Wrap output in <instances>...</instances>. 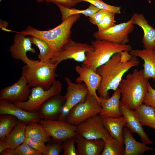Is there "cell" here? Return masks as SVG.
Here are the masks:
<instances>
[{
	"instance_id": "83f0119b",
	"label": "cell",
	"mask_w": 155,
	"mask_h": 155,
	"mask_svg": "<svg viewBox=\"0 0 155 155\" xmlns=\"http://www.w3.org/2000/svg\"><path fill=\"white\" fill-rule=\"evenodd\" d=\"M26 135V136L35 138L45 143L49 142L51 140L47 131L38 122L27 125Z\"/></svg>"
},
{
	"instance_id": "d590c367",
	"label": "cell",
	"mask_w": 155,
	"mask_h": 155,
	"mask_svg": "<svg viewBox=\"0 0 155 155\" xmlns=\"http://www.w3.org/2000/svg\"><path fill=\"white\" fill-rule=\"evenodd\" d=\"M15 150L17 155H43L24 142L17 146Z\"/></svg>"
},
{
	"instance_id": "60d3db41",
	"label": "cell",
	"mask_w": 155,
	"mask_h": 155,
	"mask_svg": "<svg viewBox=\"0 0 155 155\" xmlns=\"http://www.w3.org/2000/svg\"><path fill=\"white\" fill-rule=\"evenodd\" d=\"M121 55L120 59L123 63H126L133 56L130 54L128 51H124L120 52Z\"/></svg>"
},
{
	"instance_id": "1f68e13d",
	"label": "cell",
	"mask_w": 155,
	"mask_h": 155,
	"mask_svg": "<svg viewBox=\"0 0 155 155\" xmlns=\"http://www.w3.org/2000/svg\"><path fill=\"white\" fill-rule=\"evenodd\" d=\"M116 14L114 12L107 11L100 23L96 26L98 32L105 30L115 24V20Z\"/></svg>"
},
{
	"instance_id": "8992f818",
	"label": "cell",
	"mask_w": 155,
	"mask_h": 155,
	"mask_svg": "<svg viewBox=\"0 0 155 155\" xmlns=\"http://www.w3.org/2000/svg\"><path fill=\"white\" fill-rule=\"evenodd\" d=\"M62 88V83L59 80H56L49 89L45 90L40 87L32 88L27 101L13 103L16 106L26 111L37 112L41 105L47 100L60 94Z\"/></svg>"
},
{
	"instance_id": "7402d4cb",
	"label": "cell",
	"mask_w": 155,
	"mask_h": 155,
	"mask_svg": "<svg viewBox=\"0 0 155 155\" xmlns=\"http://www.w3.org/2000/svg\"><path fill=\"white\" fill-rule=\"evenodd\" d=\"M132 133L126 126L124 127L123 131L125 145L124 155H142L146 151H153V148L147 146L144 142L137 141Z\"/></svg>"
},
{
	"instance_id": "52a82bcc",
	"label": "cell",
	"mask_w": 155,
	"mask_h": 155,
	"mask_svg": "<svg viewBox=\"0 0 155 155\" xmlns=\"http://www.w3.org/2000/svg\"><path fill=\"white\" fill-rule=\"evenodd\" d=\"M101 107L100 103L93 95L88 93L85 99L70 111L65 121L77 126L86 119L98 115Z\"/></svg>"
},
{
	"instance_id": "f1b7e54d",
	"label": "cell",
	"mask_w": 155,
	"mask_h": 155,
	"mask_svg": "<svg viewBox=\"0 0 155 155\" xmlns=\"http://www.w3.org/2000/svg\"><path fill=\"white\" fill-rule=\"evenodd\" d=\"M18 121L17 118L12 115H0V142L5 140L7 135L16 125Z\"/></svg>"
},
{
	"instance_id": "f35d334b",
	"label": "cell",
	"mask_w": 155,
	"mask_h": 155,
	"mask_svg": "<svg viewBox=\"0 0 155 155\" xmlns=\"http://www.w3.org/2000/svg\"><path fill=\"white\" fill-rule=\"evenodd\" d=\"M36 2L40 3L44 1L47 2H52L57 5H60L64 7L70 8L83 1L82 0H36Z\"/></svg>"
},
{
	"instance_id": "7c38bea8",
	"label": "cell",
	"mask_w": 155,
	"mask_h": 155,
	"mask_svg": "<svg viewBox=\"0 0 155 155\" xmlns=\"http://www.w3.org/2000/svg\"><path fill=\"white\" fill-rule=\"evenodd\" d=\"M77 132L78 135L89 140L102 139L105 141L111 136L99 115L86 119L77 126Z\"/></svg>"
},
{
	"instance_id": "ab89813d",
	"label": "cell",
	"mask_w": 155,
	"mask_h": 155,
	"mask_svg": "<svg viewBox=\"0 0 155 155\" xmlns=\"http://www.w3.org/2000/svg\"><path fill=\"white\" fill-rule=\"evenodd\" d=\"M107 10L100 9L97 12L89 17V20L92 24L97 26L106 14Z\"/></svg>"
},
{
	"instance_id": "603a6c76",
	"label": "cell",
	"mask_w": 155,
	"mask_h": 155,
	"mask_svg": "<svg viewBox=\"0 0 155 155\" xmlns=\"http://www.w3.org/2000/svg\"><path fill=\"white\" fill-rule=\"evenodd\" d=\"M133 56L139 57L144 61L143 65L144 77L155 82V51L145 49H131L129 52Z\"/></svg>"
},
{
	"instance_id": "3957f363",
	"label": "cell",
	"mask_w": 155,
	"mask_h": 155,
	"mask_svg": "<svg viewBox=\"0 0 155 155\" xmlns=\"http://www.w3.org/2000/svg\"><path fill=\"white\" fill-rule=\"evenodd\" d=\"M80 17V14L72 15L58 26L49 30H39L32 26H28L24 30L16 31L25 36H34L43 40L50 45L55 55L70 38L71 28Z\"/></svg>"
},
{
	"instance_id": "4fadbf2b",
	"label": "cell",
	"mask_w": 155,
	"mask_h": 155,
	"mask_svg": "<svg viewBox=\"0 0 155 155\" xmlns=\"http://www.w3.org/2000/svg\"><path fill=\"white\" fill-rule=\"evenodd\" d=\"M5 31L16 33L13 37V43L10 46L9 49L12 57L16 59L21 60L25 64L32 65L35 63L37 60L29 58L26 55L28 52L34 54L37 53L35 49L32 47L30 37L25 36L16 31L7 29Z\"/></svg>"
},
{
	"instance_id": "ffe728a7",
	"label": "cell",
	"mask_w": 155,
	"mask_h": 155,
	"mask_svg": "<svg viewBox=\"0 0 155 155\" xmlns=\"http://www.w3.org/2000/svg\"><path fill=\"white\" fill-rule=\"evenodd\" d=\"M77 155H101L105 141L102 139L89 140L78 135L75 137Z\"/></svg>"
},
{
	"instance_id": "f546056e",
	"label": "cell",
	"mask_w": 155,
	"mask_h": 155,
	"mask_svg": "<svg viewBox=\"0 0 155 155\" xmlns=\"http://www.w3.org/2000/svg\"><path fill=\"white\" fill-rule=\"evenodd\" d=\"M57 6L59 8L61 14L62 22L73 15L82 14L89 17L100 10L91 4L87 8L83 10H79L73 8H68L60 5Z\"/></svg>"
},
{
	"instance_id": "ac0fdd59",
	"label": "cell",
	"mask_w": 155,
	"mask_h": 155,
	"mask_svg": "<svg viewBox=\"0 0 155 155\" xmlns=\"http://www.w3.org/2000/svg\"><path fill=\"white\" fill-rule=\"evenodd\" d=\"M120 107L125 119L126 127L132 132L137 133L143 142L148 145L153 144V142L148 137L134 110L126 107L121 102Z\"/></svg>"
},
{
	"instance_id": "cb8c5ba5",
	"label": "cell",
	"mask_w": 155,
	"mask_h": 155,
	"mask_svg": "<svg viewBox=\"0 0 155 155\" xmlns=\"http://www.w3.org/2000/svg\"><path fill=\"white\" fill-rule=\"evenodd\" d=\"M102 120L104 126L110 136L124 146L123 131L124 127L126 125L124 117L122 115L119 117L102 118Z\"/></svg>"
},
{
	"instance_id": "8fae6325",
	"label": "cell",
	"mask_w": 155,
	"mask_h": 155,
	"mask_svg": "<svg viewBox=\"0 0 155 155\" xmlns=\"http://www.w3.org/2000/svg\"><path fill=\"white\" fill-rule=\"evenodd\" d=\"M38 123L42 125L53 139L63 142L78 135L77 126L71 124L65 120L41 119Z\"/></svg>"
},
{
	"instance_id": "9c48e42d",
	"label": "cell",
	"mask_w": 155,
	"mask_h": 155,
	"mask_svg": "<svg viewBox=\"0 0 155 155\" xmlns=\"http://www.w3.org/2000/svg\"><path fill=\"white\" fill-rule=\"evenodd\" d=\"M67 84V91L65 95V102L61 113L57 120H65L70 110L75 106L83 101L88 93V88L84 83H75L69 77L65 78Z\"/></svg>"
},
{
	"instance_id": "7a4b0ae2",
	"label": "cell",
	"mask_w": 155,
	"mask_h": 155,
	"mask_svg": "<svg viewBox=\"0 0 155 155\" xmlns=\"http://www.w3.org/2000/svg\"><path fill=\"white\" fill-rule=\"evenodd\" d=\"M148 80L144 77L142 69H135L132 73H128L119 86L121 94V103L133 110L143 103Z\"/></svg>"
},
{
	"instance_id": "e575fe53",
	"label": "cell",
	"mask_w": 155,
	"mask_h": 155,
	"mask_svg": "<svg viewBox=\"0 0 155 155\" xmlns=\"http://www.w3.org/2000/svg\"><path fill=\"white\" fill-rule=\"evenodd\" d=\"M47 149L46 155H59L63 149L62 141L53 138L47 145Z\"/></svg>"
},
{
	"instance_id": "5bb4252c",
	"label": "cell",
	"mask_w": 155,
	"mask_h": 155,
	"mask_svg": "<svg viewBox=\"0 0 155 155\" xmlns=\"http://www.w3.org/2000/svg\"><path fill=\"white\" fill-rule=\"evenodd\" d=\"M30 87L25 78L22 75L14 84L1 90L0 99L7 100L12 102L26 101L31 93Z\"/></svg>"
},
{
	"instance_id": "9a60e30c",
	"label": "cell",
	"mask_w": 155,
	"mask_h": 155,
	"mask_svg": "<svg viewBox=\"0 0 155 155\" xmlns=\"http://www.w3.org/2000/svg\"><path fill=\"white\" fill-rule=\"evenodd\" d=\"M75 69L79 75L75 80L76 82H84L88 88V93L94 96L100 103V99L96 91L100 84V76L92 68L83 64L76 65Z\"/></svg>"
},
{
	"instance_id": "44dd1931",
	"label": "cell",
	"mask_w": 155,
	"mask_h": 155,
	"mask_svg": "<svg viewBox=\"0 0 155 155\" xmlns=\"http://www.w3.org/2000/svg\"><path fill=\"white\" fill-rule=\"evenodd\" d=\"M133 23L142 28L144 35L142 42L144 49L155 51V29L148 23L144 15L135 13H133Z\"/></svg>"
},
{
	"instance_id": "484cf974",
	"label": "cell",
	"mask_w": 155,
	"mask_h": 155,
	"mask_svg": "<svg viewBox=\"0 0 155 155\" xmlns=\"http://www.w3.org/2000/svg\"><path fill=\"white\" fill-rule=\"evenodd\" d=\"M142 126L155 129V109L143 103L134 110Z\"/></svg>"
},
{
	"instance_id": "6da1fadb",
	"label": "cell",
	"mask_w": 155,
	"mask_h": 155,
	"mask_svg": "<svg viewBox=\"0 0 155 155\" xmlns=\"http://www.w3.org/2000/svg\"><path fill=\"white\" fill-rule=\"evenodd\" d=\"M121 55L120 52L115 54L108 62L97 69L96 72L101 78L97 91L100 98H109V91H114L118 88L125 74L140 64L139 59L135 56L128 62H123L120 59Z\"/></svg>"
},
{
	"instance_id": "30bf717a",
	"label": "cell",
	"mask_w": 155,
	"mask_h": 155,
	"mask_svg": "<svg viewBox=\"0 0 155 155\" xmlns=\"http://www.w3.org/2000/svg\"><path fill=\"white\" fill-rule=\"evenodd\" d=\"M133 18L126 22L117 24L102 31L93 34L96 40H106L114 43L125 44L129 41V34L134 29Z\"/></svg>"
},
{
	"instance_id": "b9f144b4",
	"label": "cell",
	"mask_w": 155,
	"mask_h": 155,
	"mask_svg": "<svg viewBox=\"0 0 155 155\" xmlns=\"http://www.w3.org/2000/svg\"><path fill=\"white\" fill-rule=\"evenodd\" d=\"M1 155H17L15 149L7 148L1 154Z\"/></svg>"
},
{
	"instance_id": "836d02e7",
	"label": "cell",
	"mask_w": 155,
	"mask_h": 155,
	"mask_svg": "<svg viewBox=\"0 0 155 155\" xmlns=\"http://www.w3.org/2000/svg\"><path fill=\"white\" fill-rule=\"evenodd\" d=\"M24 142L43 155H46L47 147L44 142L35 138L26 136Z\"/></svg>"
},
{
	"instance_id": "8d00e7d4",
	"label": "cell",
	"mask_w": 155,
	"mask_h": 155,
	"mask_svg": "<svg viewBox=\"0 0 155 155\" xmlns=\"http://www.w3.org/2000/svg\"><path fill=\"white\" fill-rule=\"evenodd\" d=\"M75 137L67 139L63 143V155H77L75 147Z\"/></svg>"
},
{
	"instance_id": "ba28073f",
	"label": "cell",
	"mask_w": 155,
	"mask_h": 155,
	"mask_svg": "<svg viewBox=\"0 0 155 155\" xmlns=\"http://www.w3.org/2000/svg\"><path fill=\"white\" fill-rule=\"evenodd\" d=\"M94 49L92 44L76 42L70 38L50 62L56 68L61 62L67 59H72L77 62L83 63L86 59V53Z\"/></svg>"
},
{
	"instance_id": "74e56055",
	"label": "cell",
	"mask_w": 155,
	"mask_h": 155,
	"mask_svg": "<svg viewBox=\"0 0 155 155\" xmlns=\"http://www.w3.org/2000/svg\"><path fill=\"white\" fill-rule=\"evenodd\" d=\"M147 90L144 99L143 103L151 106L155 109V89L148 82L147 84Z\"/></svg>"
},
{
	"instance_id": "d4e9b609",
	"label": "cell",
	"mask_w": 155,
	"mask_h": 155,
	"mask_svg": "<svg viewBox=\"0 0 155 155\" xmlns=\"http://www.w3.org/2000/svg\"><path fill=\"white\" fill-rule=\"evenodd\" d=\"M26 125L18 120L16 125L4 140L7 148L15 149L24 142Z\"/></svg>"
},
{
	"instance_id": "d6986e66",
	"label": "cell",
	"mask_w": 155,
	"mask_h": 155,
	"mask_svg": "<svg viewBox=\"0 0 155 155\" xmlns=\"http://www.w3.org/2000/svg\"><path fill=\"white\" fill-rule=\"evenodd\" d=\"M121 94L118 88L108 98L100 97L101 108L99 115L102 118L119 117L123 115L120 109Z\"/></svg>"
},
{
	"instance_id": "2e32d148",
	"label": "cell",
	"mask_w": 155,
	"mask_h": 155,
	"mask_svg": "<svg viewBox=\"0 0 155 155\" xmlns=\"http://www.w3.org/2000/svg\"><path fill=\"white\" fill-rule=\"evenodd\" d=\"M3 114L12 115L27 125L38 122L41 119L37 112L26 111L8 100L0 99V115Z\"/></svg>"
},
{
	"instance_id": "e0dca14e",
	"label": "cell",
	"mask_w": 155,
	"mask_h": 155,
	"mask_svg": "<svg viewBox=\"0 0 155 155\" xmlns=\"http://www.w3.org/2000/svg\"><path fill=\"white\" fill-rule=\"evenodd\" d=\"M65 95H55L47 100L41 106L37 113L41 119L57 120L65 102Z\"/></svg>"
},
{
	"instance_id": "f6af8a7d",
	"label": "cell",
	"mask_w": 155,
	"mask_h": 155,
	"mask_svg": "<svg viewBox=\"0 0 155 155\" xmlns=\"http://www.w3.org/2000/svg\"><path fill=\"white\" fill-rule=\"evenodd\" d=\"M1 0H0V2L1 1Z\"/></svg>"
},
{
	"instance_id": "7bdbcfd3",
	"label": "cell",
	"mask_w": 155,
	"mask_h": 155,
	"mask_svg": "<svg viewBox=\"0 0 155 155\" xmlns=\"http://www.w3.org/2000/svg\"><path fill=\"white\" fill-rule=\"evenodd\" d=\"M7 148V147L4 140L0 142V154Z\"/></svg>"
},
{
	"instance_id": "277c9868",
	"label": "cell",
	"mask_w": 155,
	"mask_h": 155,
	"mask_svg": "<svg viewBox=\"0 0 155 155\" xmlns=\"http://www.w3.org/2000/svg\"><path fill=\"white\" fill-rule=\"evenodd\" d=\"M56 69L50 61L43 62L38 59L33 64L23 65L22 75L25 78L30 87H40L47 90L56 80Z\"/></svg>"
},
{
	"instance_id": "4316f807",
	"label": "cell",
	"mask_w": 155,
	"mask_h": 155,
	"mask_svg": "<svg viewBox=\"0 0 155 155\" xmlns=\"http://www.w3.org/2000/svg\"><path fill=\"white\" fill-rule=\"evenodd\" d=\"M30 38L32 44L37 46L39 50L38 56L39 60L43 62L50 61L55 53L49 44L43 40L36 36H31Z\"/></svg>"
},
{
	"instance_id": "5b68a950",
	"label": "cell",
	"mask_w": 155,
	"mask_h": 155,
	"mask_svg": "<svg viewBox=\"0 0 155 155\" xmlns=\"http://www.w3.org/2000/svg\"><path fill=\"white\" fill-rule=\"evenodd\" d=\"M94 49L86 53L83 64L92 68L96 72L97 68L108 62L115 53L124 51H130L131 45L119 44L106 40H96L91 42Z\"/></svg>"
},
{
	"instance_id": "ee69618b",
	"label": "cell",
	"mask_w": 155,
	"mask_h": 155,
	"mask_svg": "<svg viewBox=\"0 0 155 155\" xmlns=\"http://www.w3.org/2000/svg\"><path fill=\"white\" fill-rule=\"evenodd\" d=\"M154 86L155 87V83L154 84Z\"/></svg>"
},
{
	"instance_id": "d6a6232c",
	"label": "cell",
	"mask_w": 155,
	"mask_h": 155,
	"mask_svg": "<svg viewBox=\"0 0 155 155\" xmlns=\"http://www.w3.org/2000/svg\"><path fill=\"white\" fill-rule=\"evenodd\" d=\"M88 2L100 10L108 11L115 14L121 13L120 7L116 6L109 5L102 0H82Z\"/></svg>"
},
{
	"instance_id": "4dcf8cb0",
	"label": "cell",
	"mask_w": 155,
	"mask_h": 155,
	"mask_svg": "<svg viewBox=\"0 0 155 155\" xmlns=\"http://www.w3.org/2000/svg\"><path fill=\"white\" fill-rule=\"evenodd\" d=\"M125 147L117 139L110 136L105 141L101 155H124Z\"/></svg>"
}]
</instances>
